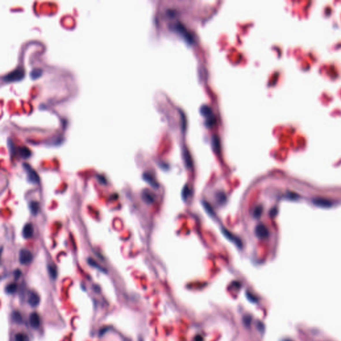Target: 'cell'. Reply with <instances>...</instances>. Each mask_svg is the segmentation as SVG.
I'll return each mask as SVG.
<instances>
[{
  "label": "cell",
  "instance_id": "4fadbf2b",
  "mask_svg": "<svg viewBox=\"0 0 341 341\" xmlns=\"http://www.w3.org/2000/svg\"><path fill=\"white\" fill-rule=\"evenodd\" d=\"M183 158H184V161H185V165L187 167H192L193 165V161H192V159L190 155V153L189 151L187 150V149L186 148V147H184L183 148Z\"/></svg>",
  "mask_w": 341,
  "mask_h": 341
},
{
  "label": "cell",
  "instance_id": "7402d4cb",
  "mask_svg": "<svg viewBox=\"0 0 341 341\" xmlns=\"http://www.w3.org/2000/svg\"><path fill=\"white\" fill-rule=\"evenodd\" d=\"M39 208H40V205H39V203H37V202L33 201L30 204V210H31V213L33 215H36L38 213Z\"/></svg>",
  "mask_w": 341,
  "mask_h": 341
},
{
  "label": "cell",
  "instance_id": "30bf717a",
  "mask_svg": "<svg viewBox=\"0 0 341 341\" xmlns=\"http://www.w3.org/2000/svg\"><path fill=\"white\" fill-rule=\"evenodd\" d=\"M33 228L30 223L26 224L23 229L22 234L25 238H29L33 236Z\"/></svg>",
  "mask_w": 341,
  "mask_h": 341
},
{
  "label": "cell",
  "instance_id": "277c9868",
  "mask_svg": "<svg viewBox=\"0 0 341 341\" xmlns=\"http://www.w3.org/2000/svg\"><path fill=\"white\" fill-rule=\"evenodd\" d=\"M255 233L256 236H257L258 238H260V239L267 238V237H269V230L267 229L266 226L264 225L263 224L258 225L255 228Z\"/></svg>",
  "mask_w": 341,
  "mask_h": 341
},
{
  "label": "cell",
  "instance_id": "ac0fdd59",
  "mask_svg": "<svg viewBox=\"0 0 341 341\" xmlns=\"http://www.w3.org/2000/svg\"><path fill=\"white\" fill-rule=\"evenodd\" d=\"M12 319L15 323H17V324H21L23 321L22 316H21L20 312H19L18 311H15L13 312Z\"/></svg>",
  "mask_w": 341,
  "mask_h": 341
},
{
  "label": "cell",
  "instance_id": "9a60e30c",
  "mask_svg": "<svg viewBox=\"0 0 341 341\" xmlns=\"http://www.w3.org/2000/svg\"><path fill=\"white\" fill-rule=\"evenodd\" d=\"M200 111H201V113L203 115L204 117H207V119L213 116V115L212 113L211 108H210L209 106L203 105L201 107V109H200Z\"/></svg>",
  "mask_w": 341,
  "mask_h": 341
},
{
  "label": "cell",
  "instance_id": "9c48e42d",
  "mask_svg": "<svg viewBox=\"0 0 341 341\" xmlns=\"http://www.w3.org/2000/svg\"><path fill=\"white\" fill-rule=\"evenodd\" d=\"M40 316L36 312H33L29 316V323L31 327L33 329H38L40 325Z\"/></svg>",
  "mask_w": 341,
  "mask_h": 341
},
{
  "label": "cell",
  "instance_id": "3957f363",
  "mask_svg": "<svg viewBox=\"0 0 341 341\" xmlns=\"http://www.w3.org/2000/svg\"><path fill=\"white\" fill-rule=\"evenodd\" d=\"M23 167H24L26 172L27 173L28 180L32 183H38L39 181H40V177H39L38 173H37L28 164L23 165Z\"/></svg>",
  "mask_w": 341,
  "mask_h": 341
},
{
  "label": "cell",
  "instance_id": "7a4b0ae2",
  "mask_svg": "<svg viewBox=\"0 0 341 341\" xmlns=\"http://www.w3.org/2000/svg\"><path fill=\"white\" fill-rule=\"evenodd\" d=\"M33 259V255L28 249H23L19 251V260L21 264H28Z\"/></svg>",
  "mask_w": 341,
  "mask_h": 341
},
{
  "label": "cell",
  "instance_id": "7c38bea8",
  "mask_svg": "<svg viewBox=\"0 0 341 341\" xmlns=\"http://www.w3.org/2000/svg\"><path fill=\"white\" fill-rule=\"evenodd\" d=\"M143 179L145 180V181L147 182V183H148L150 185L153 187L154 188H157L158 187V183H157V181H155V179H154V177L152 176L151 174H149L148 173H145L143 174Z\"/></svg>",
  "mask_w": 341,
  "mask_h": 341
},
{
  "label": "cell",
  "instance_id": "ffe728a7",
  "mask_svg": "<svg viewBox=\"0 0 341 341\" xmlns=\"http://www.w3.org/2000/svg\"><path fill=\"white\" fill-rule=\"evenodd\" d=\"M17 284L16 283H12V284H8V285L6 286L5 288V291L8 294H13V293L16 292V290H17Z\"/></svg>",
  "mask_w": 341,
  "mask_h": 341
},
{
  "label": "cell",
  "instance_id": "d4e9b609",
  "mask_svg": "<svg viewBox=\"0 0 341 341\" xmlns=\"http://www.w3.org/2000/svg\"><path fill=\"white\" fill-rule=\"evenodd\" d=\"M189 192H190L189 189L187 186L185 187V188L183 189V193H182V195H183V199H185L187 197V196H189Z\"/></svg>",
  "mask_w": 341,
  "mask_h": 341
},
{
  "label": "cell",
  "instance_id": "2e32d148",
  "mask_svg": "<svg viewBox=\"0 0 341 341\" xmlns=\"http://www.w3.org/2000/svg\"><path fill=\"white\" fill-rule=\"evenodd\" d=\"M19 153L23 158H28L31 156V151L30 150L25 147H20L19 149Z\"/></svg>",
  "mask_w": 341,
  "mask_h": 341
},
{
  "label": "cell",
  "instance_id": "83f0119b",
  "mask_svg": "<svg viewBox=\"0 0 341 341\" xmlns=\"http://www.w3.org/2000/svg\"><path fill=\"white\" fill-rule=\"evenodd\" d=\"M107 329H108L107 328H105V329H103L102 330H101V331H100V334H99L100 335H101H101H103V334L105 333L106 331H107Z\"/></svg>",
  "mask_w": 341,
  "mask_h": 341
},
{
  "label": "cell",
  "instance_id": "6da1fadb",
  "mask_svg": "<svg viewBox=\"0 0 341 341\" xmlns=\"http://www.w3.org/2000/svg\"><path fill=\"white\" fill-rule=\"evenodd\" d=\"M25 71L23 68L18 67L14 70L10 71L8 74L5 75L2 78V80L5 82H14L20 81L24 77Z\"/></svg>",
  "mask_w": 341,
  "mask_h": 341
},
{
  "label": "cell",
  "instance_id": "5bb4252c",
  "mask_svg": "<svg viewBox=\"0 0 341 341\" xmlns=\"http://www.w3.org/2000/svg\"><path fill=\"white\" fill-rule=\"evenodd\" d=\"M212 145H213V147L215 151L217 153H220V151H221L220 139H219V137L216 135H215L213 136Z\"/></svg>",
  "mask_w": 341,
  "mask_h": 341
},
{
  "label": "cell",
  "instance_id": "cb8c5ba5",
  "mask_svg": "<svg viewBox=\"0 0 341 341\" xmlns=\"http://www.w3.org/2000/svg\"><path fill=\"white\" fill-rule=\"evenodd\" d=\"M88 262H89V264H90L91 266L94 267H95V268H97V269H99V270H100V271H104L103 269H102L101 267H100L98 265V264H97V262H95V260H93L92 259V258H89V259H88Z\"/></svg>",
  "mask_w": 341,
  "mask_h": 341
},
{
  "label": "cell",
  "instance_id": "44dd1931",
  "mask_svg": "<svg viewBox=\"0 0 341 341\" xmlns=\"http://www.w3.org/2000/svg\"><path fill=\"white\" fill-rule=\"evenodd\" d=\"M49 274L52 279H55L57 276V271L55 267L53 265H49L48 267Z\"/></svg>",
  "mask_w": 341,
  "mask_h": 341
},
{
  "label": "cell",
  "instance_id": "603a6c76",
  "mask_svg": "<svg viewBox=\"0 0 341 341\" xmlns=\"http://www.w3.org/2000/svg\"><path fill=\"white\" fill-rule=\"evenodd\" d=\"M262 212V207L261 205H258L253 210V217L255 218H258L261 215Z\"/></svg>",
  "mask_w": 341,
  "mask_h": 341
},
{
  "label": "cell",
  "instance_id": "5b68a950",
  "mask_svg": "<svg viewBox=\"0 0 341 341\" xmlns=\"http://www.w3.org/2000/svg\"><path fill=\"white\" fill-rule=\"evenodd\" d=\"M313 203L316 206L323 208L331 207L333 205V202L325 198H322V197H317V198L314 199Z\"/></svg>",
  "mask_w": 341,
  "mask_h": 341
},
{
  "label": "cell",
  "instance_id": "8fae6325",
  "mask_svg": "<svg viewBox=\"0 0 341 341\" xmlns=\"http://www.w3.org/2000/svg\"><path fill=\"white\" fill-rule=\"evenodd\" d=\"M40 298L36 293H31L28 299L27 303L32 307H36L40 304Z\"/></svg>",
  "mask_w": 341,
  "mask_h": 341
},
{
  "label": "cell",
  "instance_id": "ba28073f",
  "mask_svg": "<svg viewBox=\"0 0 341 341\" xmlns=\"http://www.w3.org/2000/svg\"><path fill=\"white\" fill-rule=\"evenodd\" d=\"M142 199L147 204H151L155 201V196L154 193L149 189H145L142 192Z\"/></svg>",
  "mask_w": 341,
  "mask_h": 341
},
{
  "label": "cell",
  "instance_id": "484cf974",
  "mask_svg": "<svg viewBox=\"0 0 341 341\" xmlns=\"http://www.w3.org/2000/svg\"><path fill=\"white\" fill-rule=\"evenodd\" d=\"M20 275H21V272L19 270H17L16 272H15V277H16V279H18Z\"/></svg>",
  "mask_w": 341,
  "mask_h": 341
},
{
  "label": "cell",
  "instance_id": "4316f807",
  "mask_svg": "<svg viewBox=\"0 0 341 341\" xmlns=\"http://www.w3.org/2000/svg\"><path fill=\"white\" fill-rule=\"evenodd\" d=\"M277 208H273L272 210H271V215H272V216H274V215H275L276 214H277Z\"/></svg>",
  "mask_w": 341,
  "mask_h": 341
},
{
  "label": "cell",
  "instance_id": "e0dca14e",
  "mask_svg": "<svg viewBox=\"0 0 341 341\" xmlns=\"http://www.w3.org/2000/svg\"><path fill=\"white\" fill-rule=\"evenodd\" d=\"M42 70L40 69H32V70L30 71L29 73V75H30V77H31V79H38L40 77L41 75L42 74Z\"/></svg>",
  "mask_w": 341,
  "mask_h": 341
},
{
  "label": "cell",
  "instance_id": "8992f818",
  "mask_svg": "<svg viewBox=\"0 0 341 341\" xmlns=\"http://www.w3.org/2000/svg\"><path fill=\"white\" fill-rule=\"evenodd\" d=\"M222 233L226 236V238H227L229 241H231L234 243V244L236 245V246H238V247H239V248L242 247L241 241V240L239 239V238H238L236 236H234V234L230 233L229 231H227V229H224V228H223L222 229Z\"/></svg>",
  "mask_w": 341,
  "mask_h": 341
},
{
  "label": "cell",
  "instance_id": "d6986e66",
  "mask_svg": "<svg viewBox=\"0 0 341 341\" xmlns=\"http://www.w3.org/2000/svg\"><path fill=\"white\" fill-rule=\"evenodd\" d=\"M15 341H29V338L27 334L19 333L15 336Z\"/></svg>",
  "mask_w": 341,
  "mask_h": 341
},
{
  "label": "cell",
  "instance_id": "52a82bcc",
  "mask_svg": "<svg viewBox=\"0 0 341 341\" xmlns=\"http://www.w3.org/2000/svg\"><path fill=\"white\" fill-rule=\"evenodd\" d=\"M175 29H177V31H179V33H181L182 34V36H183L184 38L188 41L189 42H192V40H193L192 36H191V34L189 33V31L186 29V28L185 27V26L182 25L181 23H177V24L175 25Z\"/></svg>",
  "mask_w": 341,
  "mask_h": 341
}]
</instances>
